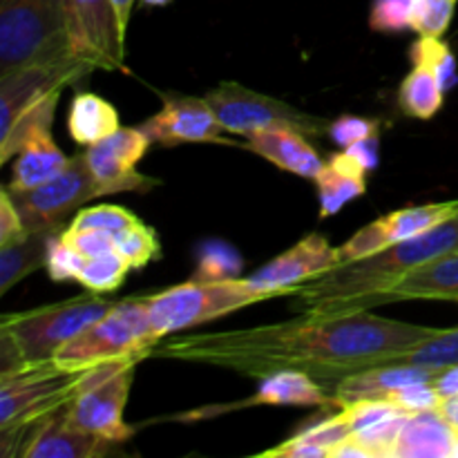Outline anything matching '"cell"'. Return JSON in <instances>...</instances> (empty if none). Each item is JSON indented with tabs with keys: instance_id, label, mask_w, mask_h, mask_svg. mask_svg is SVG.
<instances>
[{
	"instance_id": "6da1fadb",
	"label": "cell",
	"mask_w": 458,
	"mask_h": 458,
	"mask_svg": "<svg viewBox=\"0 0 458 458\" xmlns=\"http://www.w3.org/2000/svg\"><path fill=\"white\" fill-rule=\"evenodd\" d=\"M438 331L369 311L304 313L250 329L168 335L157 343L150 358L217 367L259 380L277 371H304L325 389H334L344 376L394 362Z\"/></svg>"
},
{
	"instance_id": "7a4b0ae2",
	"label": "cell",
	"mask_w": 458,
	"mask_h": 458,
	"mask_svg": "<svg viewBox=\"0 0 458 458\" xmlns=\"http://www.w3.org/2000/svg\"><path fill=\"white\" fill-rule=\"evenodd\" d=\"M452 253H458V215L411 240L398 242L353 262L338 264L331 271L295 286L291 295L304 313L335 316L369 311L371 307L383 304L389 289L405 280L411 271Z\"/></svg>"
},
{
	"instance_id": "3957f363",
	"label": "cell",
	"mask_w": 458,
	"mask_h": 458,
	"mask_svg": "<svg viewBox=\"0 0 458 458\" xmlns=\"http://www.w3.org/2000/svg\"><path fill=\"white\" fill-rule=\"evenodd\" d=\"M98 295L89 291L81 298L4 316L0 322V376L52 362L72 338L110 311L114 302Z\"/></svg>"
},
{
	"instance_id": "277c9868",
	"label": "cell",
	"mask_w": 458,
	"mask_h": 458,
	"mask_svg": "<svg viewBox=\"0 0 458 458\" xmlns=\"http://www.w3.org/2000/svg\"><path fill=\"white\" fill-rule=\"evenodd\" d=\"M159 338L155 335L148 316L146 298L114 302L107 313L85 327L76 338H72L54 362L65 369H92L97 365L130 358H150Z\"/></svg>"
},
{
	"instance_id": "5b68a950",
	"label": "cell",
	"mask_w": 458,
	"mask_h": 458,
	"mask_svg": "<svg viewBox=\"0 0 458 458\" xmlns=\"http://www.w3.org/2000/svg\"><path fill=\"white\" fill-rule=\"evenodd\" d=\"M74 58L63 0H0V76L34 63Z\"/></svg>"
},
{
	"instance_id": "8992f818",
	"label": "cell",
	"mask_w": 458,
	"mask_h": 458,
	"mask_svg": "<svg viewBox=\"0 0 458 458\" xmlns=\"http://www.w3.org/2000/svg\"><path fill=\"white\" fill-rule=\"evenodd\" d=\"M264 300L271 298L255 289L246 277L226 282L191 280L150 295L146 298V307L152 331L157 338L164 340L177 331L217 320Z\"/></svg>"
},
{
	"instance_id": "52a82bcc",
	"label": "cell",
	"mask_w": 458,
	"mask_h": 458,
	"mask_svg": "<svg viewBox=\"0 0 458 458\" xmlns=\"http://www.w3.org/2000/svg\"><path fill=\"white\" fill-rule=\"evenodd\" d=\"M88 371L52 360L0 376V432H16L25 441L30 428L74 398Z\"/></svg>"
},
{
	"instance_id": "ba28073f",
	"label": "cell",
	"mask_w": 458,
	"mask_h": 458,
	"mask_svg": "<svg viewBox=\"0 0 458 458\" xmlns=\"http://www.w3.org/2000/svg\"><path fill=\"white\" fill-rule=\"evenodd\" d=\"M206 101L213 107L226 132L249 137L262 130H298L304 137H325L329 123L322 116L298 110L291 103L268 94L255 92L235 81H224L206 92Z\"/></svg>"
},
{
	"instance_id": "9c48e42d",
	"label": "cell",
	"mask_w": 458,
	"mask_h": 458,
	"mask_svg": "<svg viewBox=\"0 0 458 458\" xmlns=\"http://www.w3.org/2000/svg\"><path fill=\"white\" fill-rule=\"evenodd\" d=\"M141 360L130 358L92 367L70 401L72 423L116 445L130 441L134 429L125 425L123 410L132 387L134 367Z\"/></svg>"
},
{
	"instance_id": "30bf717a",
	"label": "cell",
	"mask_w": 458,
	"mask_h": 458,
	"mask_svg": "<svg viewBox=\"0 0 458 458\" xmlns=\"http://www.w3.org/2000/svg\"><path fill=\"white\" fill-rule=\"evenodd\" d=\"M107 195L106 186L94 177L83 155H74L58 177L34 191L13 192L27 233L58 231L67 217L88 201Z\"/></svg>"
},
{
	"instance_id": "8fae6325",
	"label": "cell",
	"mask_w": 458,
	"mask_h": 458,
	"mask_svg": "<svg viewBox=\"0 0 458 458\" xmlns=\"http://www.w3.org/2000/svg\"><path fill=\"white\" fill-rule=\"evenodd\" d=\"M70 54L92 70H121L125 31L112 0H63Z\"/></svg>"
},
{
	"instance_id": "7c38bea8",
	"label": "cell",
	"mask_w": 458,
	"mask_h": 458,
	"mask_svg": "<svg viewBox=\"0 0 458 458\" xmlns=\"http://www.w3.org/2000/svg\"><path fill=\"white\" fill-rule=\"evenodd\" d=\"M89 72L92 67L85 63L65 58V61L34 63L7 76H0V137H4L13 123L47 94L58 92L65 85L88 76Z\"/></svg>"
},
{
	"instance_id": "4fadbf2b",
	"label": "cell",
	"mask_w": 458,
	"mask_h": 458,
	"mask_svg": "<svg viewBox=\"0 0 458 458\" xmlns=\"http://www.w3.org/2000/svg\"><path fill=\"white\" fill-rule=\"evenodd\" d=\"M152 139L141 128H119L110 137L85 148L83 157L94 177L106 186L107 195L116 192H148L159 179L137 173V164L150 148Z\"/></svg>"
},
{
	"instance_id": "5bb4252c",
	"label": "cell",
	"mask_w": 458,
	"mask_h": 458,
	"mask_svg": "<svg viewBox=\"0 0 458 458\" xmlns=\"http://www.w3.org/2000/svg\"><path fill=\"white\" fill-rule=\"evenodd\" d=\"M454 215H458V199L410 206V208H401L394 210V213L389 215H383L380 219H376V222L360 228L356 235L349 237V240L340 246V264L367 258V255L389 249V246L398 244V242L411 240V237L438 226V224L447 222V219L454 217Z\"/></svg>"
},
{
	"instance_id": "9a60e30c",
	"label": "cell",
	"mask_w": 458,
	"mask_h": 458,
	"mask_svg": "<svg viewBox=\"0 0 458 458\" xmlns=\"http://www.w3.org/2000/svg\"><path fill=\"white\" fill-rule=\"evenodd\" d=\"M139 128L152 139V143H159L164 148L183 146V143L233 146V139L224 137L226 128L204 97L197 98L188 94L165 97L164 107Z\"/></svg>"
},
{
	"instance_id": "2e32d148",
	"label": "cell",
	"mask_w": 458,
	"mask_h": 458,
	"mask_svg": "<svg viewBox=\"0 0 458 458\" xmlns=\"http://www.w3.org/2000/svg\"><path fill=\"white\" fill-rule=\"evenodd\" d=\"M338 264V249H334L325 235L311 233V235L302 237L293 249L284 250L268 264H264L262 268H258L246 280L258 291L267 293L268 298H280V295H291L295 286L331 271Z\"/></svg>"
},
{
	"instance_id": "e0dca14e",
	"label": "cell",
	"mask_w": 458,
	"mask_h": 458,
	"mask_svg": "<svg viewBox=\"0 0 458 458\" xmlns=\"http://www.w3.org/2000/svg\"><path fill=\"white\" fill-rule=\"evenodd\" d=\"M116 443L85 432L70 419V403L30 428L18 456L22 458H98Z\"/></svg>"
},
{
	"instance_id": "ac0fdd59",
	"label": "cell",
	"mask_w": 458,
	"mask_h": 458,
	"mask_svg": "<svg viewBox=\"0 0 458 458\" xmlns=\"http://www.w3.org/2000/svg\"><path fill=\"white\" fill-rule=\"evenodd\" d=\"M338 407L334 394H327V389L311 378L304 371H277V374L267 376L259 383L258 392L250 398L242 403H233V405L224 407H206L201 411H191V414L182 416L183 420H197L208 419V416L226 414L233 410H244V407Z\"/></svg>"
},
{
	"instance_id": "d6986e66",
	"label": "cell",
	"mask_w": 458,
	"mask_h": 458,
	"mask_svg": "<svg viewBox=\"0 0 458 458\" xmlns=\"http://www.w3.org/2000/svg\"><path fill=\"white\" fill-rule=\"evenodd\" d=\"M438 371L429 367L411 365V362H385V365L369 367V369L349 374L331 389L340 407L349 403L365 401V398H385L389 392H396L410 385L429 383Z\"/></svg>"
},
{
	"instance_id": "ffe728a7",
	"label": "cell",
	"mask_w": 458,
	"mask_h": 458,
	"mask_svg": "<svg viewBox=\"0 0 458 458\" xmlns=\"http://www.w3.org/2000/svg\"><path fill=\"white\" fill-rule=\"evenodd\" d=\"M242 148L271 161L277 168L304 179H316L322 170L320 152L298 130H262L246 137Z\"/></svg>"
},
{
	"instance_id": "44dd1931",
	"label": "cell",
	"mask_w": 458,
	"mask_h": 458,
	"mask_svg": "<svg viewBox=\"0 0 458 458\" xmlns=\"http://www.w3.org/2000/svg\"><path fill=\"white\" fill-rule=\"evenodd\" d=\"M458 434L438 407L410 414L394 447L392 458H456Z\"/></svg>"
},
{
	"instance_id": "7402d4cb",
	"label": "cell",
	"mask_w": 458,
	"mask_h": 458,
	"mask_svg": "<svg viewBox=\"0 0 458 458\" xmlns=\"http://www.w3.org/2000/svg\"><path fill=\"white\" fill-rule=\"evenodd\" d=\"M318 199H320V217H331L340 213L349 201L358 199L367 192V168L349 155L347 150L338 152L325 161L318 177Z\"/></svg>"
},
{
	"instance_id": "603a6c76",
	"label": "cell",
	"mask_w": 458,
	"mask_h": 458,
	"mask_svg": "<svg viewBox=\"0 0 458 458\" xmlns=\"http://www.w3.org/2000/svg\"><path fill=\"white\" fill-rule=\"evenodd\" d=\"M398 300H445L458 304V253L411 271L405 280L389 289L383 304Z\"/></svg>"
},
{
	"instance_id": "cb8c5ba5",
	"label": "cell",
	"mask_w": 458,
	"mask_h": 458,
	"mask_svg": "<svg viewBox=\"0 0 458 458\" xmlns=\"http://www.w3.org/2000/svg\"><path fill=\"white\" fill-rule=\"evenodd\" d=\"M18 155L21 157L13 165L12 183L7 186L13 192L34 191V188L52 182L67 168L72 159L56 146V141L52 139V130L31 137Z\"/></svg>"
},
{
	"instance_id": "d4e9b609",
	"label": "cell",
	"mask_w": 458,
	"mask_h": 458,
	"mask_svg": "<svg viewBox=\"0 0 458 458\" xmlns=\"http://www.w3.org/2000/svg\"><path fill=\"white\" fill-rule=\"evenodd\" d=\"M121 128L119 112L94 92H79L67 112V132L79 146H92Z\"/></svg>"
},
{
	"instance_id": "484cf974",
	"label": "cell",
	"mask_w": 458,
	"mask_h": 458,
	"mask_svg": "<svg viewBox=\"0 0 458 458\" xmlns=\"http://www.w3.org/2000/svg\"><path fill=\"white\" fill-rule=\"evenodd\" d=\"M54 233L58 231L25 233L18 240L0 244V295L47 264Z\"/></svg>"
},
{
	"instance_id": "4316f807",
	"label": "cell",
	"mask_w": 458,
	"mask_h": 458,
	"mask_svg": "<svg viewBox=\"0 0 458 458\" xmlns=\"http://www.w3.org/2000/svg\"><path fill=\"white\" fill-rule=\"evenodd\" d=\"M445 89L429 67L414 65L398 89V106L411 119L428 121L443 107Z\"/></svg>"
},
{
	"instance_id": "83f0119b",
	"label": "cell",
	"mask_w": 458,
	"mask_h": 458,
	"mask_svg": "<svg viewBox=\"0 0 458 458\" xmlns=\"http://www.w3.org/2000/svg\"><path fill=\"white\" fill-rule=\"evenodd\" d=\"M61 92L63 89L47 94L43 101L36 103L30 112H25V114L13 123V128L4 134V137H0V164H4V161L12 159L13 155H18L31 137L52 130L54 110H56V103H58V97H61Z\"/></svg>"
},
{
	"instance_id": "f1b7e54d",
	"label": "cell",
	"mask_w": 458,
	"mask_h": 458,
	"mask_svg": "<svg viewBox=\"0 0 458 458\" xmlns=\"http://www.w3.org/2000/svg\"><path fill=\"white\" fill-rule=\"evenodd\" d=\"M394 362H411V365L429 367L434 371H441L445 367L458 362V327L441 329L432 338L420 343L419 347L410 349L407 353L398 356Z\"/></svg>"
},
{
	"instance_id": "f546056e",
	"label": "cell",
	"mask_w": 458,
	"mask_h": 458,
	"mask_svg": "<svg viewBox=\"0 0 458 458\" xmlns=\"http://www.w3.org/2000/svg\"><path fill=\"white\" fill-rule=\"evenodd\" d=\"M128 271L130 264L114 250V253L85 259L76 282H81L92 293H112V291H116L123 284Z\"/></svg>"
},
{
	"instance_id": "4dcf8cb0",
	"label": "cell",
	"mask_w": 458,
	"mask_h": 458,
	"mask_svg": "<svg viewBox=\"0 0 458 458\" xmlns=\"http://www.w3.org/2000/svg\"><path fill=\"white\" fill-rule=\"evenodd\" d=\"M114 249L130 264V268L148 267L161 255V244L155 228L143 224L141 219H137L132 226H128L114 237Z\"/></svg>"
},
{
	"instance_id": "1f68e13d",
	"label": "cell",
	"mask_w": 458,
	"mask_h": 458,
	"mask_svg": "<svg viewBox=\"0 0 458 458\" xmlns=\"http://www.w3.org/2000/svg\"><path fill=\"white\" fill-rule=\"evenodd\" d=\"M410 61L414 65H425L438 76L443 89H452L456 85V58L452 54L450 45L443 43L441 38H429V36H419L416 43L410 47Z\"/></svg>"
},
{
	"instance_id": "d6a6232c",
	"label": "cell",
	"mask_w": 458,
	"mask_h": 458,
	"mask_svg": "<svg viewBox=\"0 0 458 458\" xmlns=\"http://www.w3.org/2000/svg\"><path fill=\"white\" fill-rule=\"evenodd\" d=\"M242 273V258L233 246L224 242H210L201 249L199 264L192 280L201 282H226L237 280Z\"/></svg>"
},
{
	"instance_id": "836d02e7",
	"label": "cell",
	"mask_w": 458,
	"mask_h": 458,
	"mask_svg": "<svg viewBox=\"0 0 458 458\" xmlns=\"http://www.w3.org/2000/svg\"><path fill=\"white\" fill-rule=\"evenodd\" d=\"M456 0H414L410 13V27L419 36L443 38L454 16Z\"/></svg>"
},
{
	"instance_id": "e575fe53",
	"label": "cell",
	"mask_w": 458,
	"mask_h": 458,
	"mask_svg": "<svg viewBox=\"0 0 458 458\" xmlns=\"http://www.w3.org/2000/svg\"><path fill=\"white\" fill-rule=\"evenodd\" d=\"M137 215L121 206H92V208H81L74 215L70 226L72 228H89V231L110 233L112 237L119 235L128 226L137 222Z\"/></svg>"
},
{
	"instance_id": "d590c367",
	"label": "cell",
	"mask_w": 458,
	"mask_h": 458,
	"mask_svg": "<svg viewBox=\"0 0 458 458\" xmlns=\"http://www.w3.org/2000/svg\"><path fill=\"white\" fill-rule=\"evenodd\" d=\"M85 259L88 258H83L74 246L67 244V242L63 240L61 231L54 233L52 244H49L47 264H45V268H47L49 277H52L54 282L76 280V277H79L81 267L85 264Z\"/></svg>"
},
{
	"instance_id": "8d00e7d4",
	"label": "cell",
	"mask_w": 458,
	"mask_h": 458,
	"mask_svg": "<svg viewBox=\"0 0 458 458\" xmlns=\"http://www.w3.org/2000/svg\"><path fill=\"white\" fill-rule=\"evenodd\" d=\"M414 0H374L369 13V27L383 34H398L410 27V13Z\"/></svg>"
},
{
	"instance_id": "74e56055",
	"label": "cell",
	"mask_w": 458,
	"mask_h": 458,
	"mask_svg": "<svg viewBox=\"0 0 458 458\" xmlns=\"http://www.w3.org/2000/svg\"><path fill=\"white\" fill-rule=\"evenodd\" d=\"M352 434H353L352 425H349L344 411L340 410L338 414L331 416V419L320 420V423L311 425V428L300 429L295 437L302 438V441H307V443H313V445L322 447V450L329 452V458H331V452H334V447H338L340 443H343L344 438L352 437Z\"/></svg>"
},
{
	"instance_id": "f35d334b",
	"label": "cell",
	"mask_w": 458,
	"mask_h": 458,
	"mask_svg": "<svg viewBox=\"0 0 458 458\" xmlns=\"http://www.w3.org/2000/svg\"><path fill=\"white\" fill-rule=\"evenodd\" d=\"M378 134V121L365 119V116H338L329 123V134L327 137L334 139L340 148H352L356 143L365 141V139Z\"/></svg>"
},
{
	"instance_id": "ab89813d",
	"label": "cell",
	"mask_w": 458,
	"mask_h": 458,
	"mask_svg": "<svg viewBox=\"0 0 458 458\" xmlns=\"http://www.w3.org/2000/svg\"><path fill=\"white\" fill-rule=\"evenodd\" d=\"M385 401L394 403L401 411L405 414H416V411H425V410H434L441 403V396L434 389L432 380L429 383H419V385H410V387H401L396 392H389L385 396Z\"/></svg>"
},
{
	"instance_id": "60d3db41",
	"label": "cell",
	"mask_w": 458,
	"mask_h": 458,
	"mask_svg": "<svg viewBox=\"0 0 458 458\" xmlns=\"http://www.w3.org/2000/svg\"><path fill=\"white\" fill-rule=\"evenodd\" d=\"M63 240L74 246L83 258H98V255L114 253V237L103 231H89V228H72L61 231Z\"/></svg>"
},
{
	"instance_id": "b9f144b4",
	"label": "cell",
	"mask_w": 458,
	"mask_h": 458,
	"mask_svg": "<svg viewBox=\"0 0 458 458\" xmlns=\"http://www.w3.org/2000/svg\"><path fill=\"white\" fill-rule=\"evenodd\" d=\"M25 233V224H22L21 213H18L12 191H9V188H3V191H0V244L18 240V237H22Z\"/></svg>"
},
{
	"instance_id": "7bdbcfd3",
	"label": "cell",
	"mask_w": 458,
	"mask_h": 458,
	"mask_svg": "<svg viewBox=\"0 0 458 458\" xmlns=\"http://www.w3.org/2000/svg\"><path fill=\"white\" fill-rule=\"evenodd\" d=\"M262 458H329V452L322 447L313 445V443L302 441V438L293 437L289 441L280 443L273 450H267L259 454Z\"/></svg>"
},
{
	"instance_id": "ee69618b",
	"label": "cell",
	"mask_w": 458,
	"mask_h": 458,
	"mask_svg": "<svg viewBox=\"0 0 458 458\" xmlns=\"http://www.w3.org/2000/svg\"><path fill=\"white\" fill-rule=\"evenodd\" d=\"M378 141H380V137L378 134H374V137H369V139H365V141L356 143V146L347 148L349 155L356 157V159L365 165L367 173H371V170L378 165Z\"/></svg>"
},
{
	"instance_id": "f6af8a7d",
	"label": "cell",
	"mask_w": 458,
	"mask_h": 458,
	"mask_svg": "<svg viewBox=\"0 0 458 458\" xmlns=\"http://www.w3.org/2000/svg\"><path fill=\"white\" fill-rule=\"evenodd\" d=\"M432 385L434 389H437V394L443 398H452V396H458V362L456 365H450L445 367V369L438 371L437 376L432 378Z\"/></svg>"
},
{
	"instance_id": "bcb514c9",
	"label": "cell",
	"mask_w": 458,
	"mask_h": 458,
	"mask_svg": "<svg viewBox=\"0 0 458 458\" xmlns=\"http://www.w3.org/2000/svg\"><path fill=\"white\" fill-rule=\"evenodd\" d=\"M438 411H441L443 419H445L447 423H450V428L458 434V396L443 398V401L438 403Z\"/></svg>"
},
{
	"instance_id": "7dc6e473",
	"label": "cell",
	"mask_w": 458,
	"mask_h": 458,
	"mask_svg": "<svg viewBox=\"0 0 458 458\" xmlns=\"http://www.w3.org/2000/svg\"><path fill=\"white\" fill-rule=\"evenodd\" d=\"M114 3L116 13H119V21L123 31L128 34V25H130V16H132V7H134V0H112Z\"/></svg>"
},
{
	"instance_id": "c3c4849f",
	"label": "cell",
	"mask_w": 458,
	"mask_h": 458,
	"mask_svg": "<svg viewBox=\"0 0 458 458\" xmlns=\"http://www.w3.org/2000/svg\"><path fill=\"white\" fill-rule=\"evenodd\" d=\"M146 4H150V7H159V4H165L170 3V0H143Z\"/></svg>"
}]
</instances>
